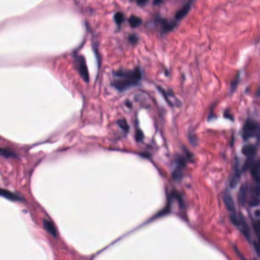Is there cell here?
<instances>
[{
    "instance_id": "cb8c5ba5",
    "label": "cell",
    "mask_w": 260,
    "mask_h": 260,
    "mask_svg": "<svg viewBox=\"0 0 260 260\" xmlns=\"http://www.w3.org/2000/svg\"><path fill=\"white\" fill-rule=\"evenodd\" d=\"M129 41L131 44H137V42L138 41V38L134 35H130V36H129Z\"/></svg>"
},
{
    "instance_id": "44dd1931",
    "label": "cell",
    "mask_w": 260,
    "mask_h": 260,
    "mask_svg": "<svg viewBox=\"0 0 260 260\" xmlns=\"http://www.w3.org/2000/svg\"><path fill=\"white\" fill-rule=\"evenodd\" d=\"M239 75H238V76H236V79H234V81L231 83V87H230V92H231V93H233V92L236 90V87H237L238 83H239Z\"/></svg>"
},
{
    "instance_id": "7402d4cb",
    "label": "cell",
    "mask_w": 260,
    "mask_h": 260,
    "mask_svg": "<svg viewBox=\"0 0 260 260\" xmlns=\"http://www.w3.org/2000/svg\"><path fill=\"white\" fill-rule=\"evenodd\" d=\"M189 141H190V143H192V145H193V146H195L197 143V142H198V140H197V138L195 137V135L193 134V133H189Z\"/></svg>"
},
{
    "instance_id": "3957f363",
    "label": "cell",
    "mask_w": 260,
    "mask_h": 260,
    "mask_svg": "<svg viewBox=\"0 0 260 260\" xmlns=\"http://www.w3.org/2000/svg\"><path fill=\"white\" fill-rule=\"evenodd\" d=\"M76 67L78 68V71H79V74L83 78V80L86 83H88L89 80V71H88L87 65H86V61L85 58L83 56H79L76 59Z\"/></svg>"
},
{
    "instance_id": "ffe728a7",
    "label": "cell",
    "mask_w": 260,
    "mask_h": 260,
    "mask_svg": "<svg viewBox=\"0 0 260 260\" xmlns=\"http://www.w3.org/2000/svg\"><path fill=\"white\" fill-rule=\"evenodd\" d=\"M248 160L246 161V163H245L244 166H243V171H246V169H248L249 168V167H252V166L253 165L252 164V157H248Z\"/></svg>"
},
{
    "instance_id": "603a6c76",
    "label": "cell",
    "mask_w": 260,
    "mask_h": 260,
    "mask_svg": "<svg viewBox=\"0 0 260 260\" xmlns=\"http://www.w3.org/2000/svg\"><path fill=\"white\" fill-rule=\"evenodd\" d=\"M254 228L256 234H260V221H256L254 223Z\"/></svg>"
},
{
    "instance_id": "7c38bea8",
    "label": "cell",
    "mask_w": 260,
    "mask_h": 260,
    "mask_svg": "<svg viewBox=\"0 0 260 260\" xmlns=\"http://www.w3.org/2000/svg\"><path fill=\"white\" fill-rule=\"evenodd\" d=\"M246 197H247V187L245 185H243L239 189V195H238V200L242 206H244L246 204Z\"/></svg>"
},
{
    "instance_id": "9a60e30c",
    "label": "cell",
    "mask_w": 260,
    "mask_h": 260,
    "mask_svg": "<svg viewBox=\"0 0 260 260\" xmlns=\"http://www.w3.org/2000/svg\"><path fill=\"white\" fill-rule=\"evenodd\" d=\"M252 178L255 179L257 184L260 185V169L258 166V164L255 163L252 166V170H251Z\"/></svg>"
},
{
    "instance_id": "277c9868",
    "label": "cell",
    "mask_w": 260,
    "mask_h": 260,
    "mask_svg": "<svg viewBox=\"0 0 260 260\" xmlns=\"http://www.w3.org/2000/svg\"><path fill=\"white\" fill-rule=\"evenodd\" d=\"M137 84V83L136 82H133L132 81V80H130V79L119 78V79L115 80V81L113 83L112 85L117 90L124 91L126 90V89H129V88L136 86Z\"/></svg>"
},
{
    "instance_id": "4fadbf2b",
    "label": "cell",
    "mask_w": 260,
    "mask_h": 260,
    "mask_svg": "<svg viewBox=\"0 0 260 260\" xmlns=\"http://www.w3.org/2000/svg\"><path fill=\"white\" fill-rule=\"evenodd\" d=\"M255 152H256V147L253 146V145H245L242 148V153H243V155H245L247 157H252L255 155Z\"/></svg>"
},
{
    "instance_id": "d4e9b609",
    "label": "cell",
    "mask_w": 260,
    "mask_h": 260,
    "mask_svg": "<svg viewBox=\"0 0 260 260\" xmlns=\"http://www.w3.org/2000/svg\"><path fill=\"white\" fill-rule=\"evenodd\" d=\"M143 133H142L140 130H137V132L136 133V140L137 141H140L143 139Z\"/></svg>"
},
{
    "instance_id": "9c48e42d",
    "label": "cell",
    "mask_w": 260,
    "mask_h": 260,
    "mask_svg": "<svg viewBox=\"0 0 260 260\" xmlns=\"http://www.w3.org/2000/svg\"><path fill=\"white\" fill-rule=\"evenodd\" d=\"M0 194H1V195H2V197L10 200V201H13V202L22 201V198H21L18 195H16L15 193H13V192H9V191L8 190H5V189H1Z\"/></svg>"
},
{
    "instance_id": "30bf717a",
    "label": "cell",
    "mask_w": 260,
    "mask_h": 260,
    "mask_svg": "<svg viewBox=\"0 0 260 260\" xmlns=\"http://www.w3.org/2000/svg\"><path fill=\"white\" fill-rule=\"evenodd\" d=\"M239 217H240V223H239V227L240 228V230H241V232L243 233V234L246 236V239H250V236H249L250 234H249V227H248L247 224H246V220H245V218L243 217L242 214H240Z\"/></svg>"
},
{
    "instance_id": "5bb4252c",
    "label": "cell",
    "mask_w": 260,
    "mask_h": 260,
    "mask_svg": "<svg viewBox=\"0 0 260 260\" xmlns=\"http://www.w3.org/2000/svg\"><path fill=\"white\" fill-rule=\"evenodd\" d=\"M43 225L44 227L45 230L48 232L49 233H51L53 236L56 237L57 236V230H56L55 227L54 226V224H52V222H51L48 220L44 219L43 221Z\"/></svg>"
},
{
    "instance_id": "f1b7e54d",
    "label": "cell",
    "mask_w": 260,
    "mask_h": 260,
    "mask_svg": "<svg viewBox=\"0 0 260 260\" xmlns=\"http://www.w3.org/2000/svg\"><path fill=\"white\" fill-rule=\"evenodd\" d=\"M256 95H257V96H260V89H258V91H257Z\"/></svg>"
},
{
    "instance_id": "ac0fdd59",
    "label": "cell",
    "mask_w": 260,
    "mask_h": 260,
    "mask_svg": "<svg viewBox=\"0 0 260 260\" xmlns=\"http://www.w3.org/2000/svg\"><path fill=\"white\" fill-rule=\"evenodd\" d=\"M117 124H118V126L121 128H122V130H124V131H128L129 130V126L127 124V121L124 120V119H121V120H119L117 121Z\"/></svg>"
},
{
    "instance_id": "484cf974",
    "label": "cell",
    "mask_w": 260,
    "mask_h": 260,
    "mask_svg": "<svg viewBox=\"0 0 260 260\" xmlns=\"http://www.w3.org/2000/svg\"><path fill=\"white\" fill-rule=\"evenodd\" d=\"M147 1L148 0H137V2L138 5H140V6H143V5H146Z\"/></svg>"
},
{
    "instance_id": "52a82bcc",
    "label": "cell",
    "mask_w": 260,
    "mask_h": 260,
    "mask_svg": "<svg viewBox=\"0 0 260 260\" xmlns=\"http://www.w3.org/2000/svg\"><path fill=\"white\" fill-rule=\"evenodd\" d=\"M192 3H193V0H189V2L183 6V8L177 12V13H176V19H177V20H181L183 18L186 17L188 15V13H189V12L190 11Z\"/></svg>"
},
{
    "instance_id": "6da1fadb",
    "label": "cell",
    "mask_w": 260,
    "mask_h": 260,
    "mask_svg": "<svg viewBox=\"0 0 260 260\" xmlns=\"http://www.w3.org/2000/svg\"><path fill=\"white\" fill-rule=\"evenodd\" d=\"M114 76L121 79H127L136 82L137 83L141 79V72L139 68L134 70H119L114 73Z\"/></svg>"
},
{
    "instance_id": "2e32d148",
    "label": "cell",
    "mask_w": 260,
    "mask_h": 260,
    "mask_svg": "<svg viewBox=\"0 0 260 260\" xmlns=\"http://www.w3.org/2000/svg\"><path fill=\"white\" fill-rule=\"evenodd\" d=\"M142 22H143L142 19L136 15L130 16V18H129V24L132 28L138 27L142 24Z\"/></svg>"
},
{
    "instance_id": "7a4b0ae2",
    "label": "cell",
    "mask_w": 260,
    "mask_h": 260,
    "mask_svg": "<svg viewBox=\"0 0 260 260\" xmlns=\"http://www.w3.org/2000/svg\"><path fill=\"white\" fill-rule=\"evenodd\" d=\"M258 128V124L253 120H247L244 124L242 130V137L244 140H247L255 134Z\"/></svg>"
},
{
    "instance_id": "d6986e66",
    "label": "cell",
    "mask_w": 260,
    "mask_h": 260,
    "mask_svg": "<svg viewBox=\"0 0 260 260\" xmlns=\"http://www.w3.org/2000/svg\"><path fill=\"white\" fill-rule=\"evenodd\" d=\"M0 153H1V155L2 156L4 157H6V158H8V157H15L16 156L15 155L14 153H13L12 151H10L9 150H7V149H1L0 150Z\"/></svg>"
},
{
    "instance_id": "8992f818",
    "label": "cell",
    "mask_w": 260,
    "mask_h": 260,
    "mask_svg": "<svg viewBox=\"0 0 260 260\" xmlns=\"http://www.w3.org/2000/svg\"><path fill=\"white\" fill-rule=\"evenodd\" d=\"M223 202L225 205L227 209L230 213H236V206L233 199L228 192H225L223 195Z\"/></svg>"
},
{
    "instance_id": "4316f807",
    "label": "cell",
    "mask_w": 260,
    "mask_h": 260,
    "mask_svg": "<svg viewBox=\"0 0 260 260\" xmlns=\"http://www.w3.org/2000/svg\"><path fill=\"white\" fill-rule=\"evenodd\" d=\"M163 1L164 0H153V4L155 5H160Z\"/></svg>"
},
{
    "instance_id": "8fae6325",
    "label": "cell",
    "mask_w": 260,
    "mask_h": 260,
    "mask_svg": "<svg viewBox=\"0 0 260 260\" xmlns=\"http://www.w3.org/2000/svg\"><path fill=\"white\" fill-rule=\"evenodd\" d=\"M160 22L161 25V30L163 33L171 31L176 27V23L173 22V21H168L165 19H161Z\"/></svg>"
},
{
    "instance_id": "5b68a950",
    "label": "cell",
    "mask_w": 260,
    "mask_h": 260,
    "mask_svg": "<svg viewBox=\"0 0 260 260\" xmlns=\"http://www.w3.org/2000/svg\"><path fill=\"white\" fill-rule=\"evenodd\" d=\"M186 166V160L183 158H179L178 161V166L176 167L173 173V178L175 181L179 182L183 177V169Z\"/></svg>"
},
{
    "instance_id": "e0dca14e",
    "label": "cell",
    "mask_w": 260,
    "mask_h": 260,
    "mask_svg": "<svg viewBox=\"0 0 260 260\" xmlns=\"http://www.w3.org/2000/svg\"><path fill=\"white\" fill-rule=\"evenodd\" d=\"M124 15L122 14L121 12H117L115 15H114V21H115V22L117 23V25H121V23L124 21Z\"/></svg>"
},
{
    "instance_id": "ba28073f",
    "label": "cell",
    "mask_w": 260,
    "mask_h": 260,
    "mask_svg": "<svg viewBox=\"0 0 260 260\" xmlns=\"http://www.w3.org/2000/svg\"><path fill=\"white\" fill-rule=\"evenodd\" d=\"M240 177H241V171L239 170V167H238V163H236L235 172L230 181V187L231 189H233V188H235L237 186V184L239 182V179H240Z\"/></svg>"
},
{
    "instance_id": "f546056e",
    "label": "cell",
    "mask_w": 260,
    "mask_h": 260,
    "mask_svg": "<svg viewBox=\"0 0 260 260\" xmlns=\"http://www.w3.org/2000/svg\"><path fill=\"white\" fill-rule=\"evenodd\" d=\"M257 164H258V168H259V169H260V161Z\"/></svg>"
},
{
    "instance_id": "83f0119b",
    "label": "cell",
    "mask_w": 260,
    "mask_h": 260,
    "mask_svg": "<svg viewBox=\"0 0 260 260\" xmlns=\"http://www.w3.org/2000/svg\"><path fill=\"white\" fill-rule=\"evenodd\" d=\"M255 215H256L258 217H260V210H259V211H258H258H255Z\"/></svg>"
}]
</instances>
